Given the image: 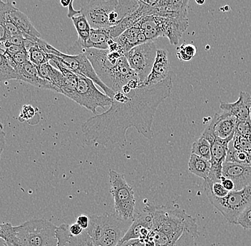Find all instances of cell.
<instances>
[{"mask_svg":"<svg viewBox=\"0 0 251 246\" xmlns=\"http://www.w3.org/2000/svg\"><path fill=\"white\" fill-rule=\"evenodd\" d=\"M20 225L13 226L10 223H4L0 225V237L7 246H21L19 238Z\"/></svg>","mask_w":251,"mask_h":246,"instance_id":"cell-26","label":"cell"},{"mask_svg":"<svg viewBox=\"0 0 251 246\" xmlns=\"http://www.w3.org/2000/svg\"><path fill=\"white\" fill-rule=\"evenodd\" d=\"M0 80H19V75L10 59L1 50L0 53Z\"/></svg>","mask_w":251,"mask_h":246,"instance_id":"cell-27","label":"cell"},{"mask_svg":"<svg viewBox=\"0 0 251 246\" xmlns=\"http://www.w3.org/2000/svg\"><path fill=\"white\" fill-rule=\"evenodd\" d=\"M19 75V80L27 83L41 89L53 90L59 92L57 88L50 81L43 79L39 76L38 67L30 61L15 67Z\"/></svg>","mask_w":251,"mask_h":246,"instance_id":"cell-13","label":"cell"},{"mask_svg":"<svg viewBox=\"0 0 251 246\" xmlns=\"http://www.w3.org/2000/svg\"><path fill=\"white\" fill-rule=\"evenodd\" d=\"M139 0H87L81 9L92 29L115 26L140 6Z\"/></svg>","mask_w":251,"mask_h":246,"instance_id":"cell-4","label":"cell"},{"mask_svg":"<svg viewBox=\"0 0 251 246\" xmlns=\"http://www.w3.org/2000/svg\"></svg>","mask_w":251,"mask_h":246,"instance_id":"cell-50","label":"cell"},{"mask_svg":"<svg viewBox=\"0 0 251 246\" xmlns=\"http://www.w3.org/2000/svg\"><path fill=\"white\" fill-rule=\"evenodd\" d=\"M140 2L143 3V4H147V5L151 6V7H153V6L156 5L158 2H159L161 0H139Z\"/></svg>","mask_w":251,"mask_h":246,"instance_id":"cell-45","label":"cell"},{"mask_svg":"<svg viewBox=\"0 0 251 246\" xmlns=\"http://www.w3.org/2000/svg\"><path fill=\"white\" fill-rule=\"evenodd\" d=\"M188 170L200 178L206 179L211 173V164L210 160L204 159L195 154H191L188 161Z\"/></svg>","mask_w":251,"mask_h":246,"instance_id":"cell-24","label":"cell"},{"mask_svg":"<svg viewBox=\"0 0 251 246\" xmlns=\"http://www.w3.org/2000/svg\"><path fill=\"white\" fill-rule=\"evenodd\" d=\"M245 230H251V203L238 216L237 224Z\"/></svg>","mask_w":251,"mask_h":246,"instance_id":"cell-34","label":"cell"},{"mask_svg":"<svg viewBox=\"0 0 251 246\" xmlns=\"http://www.w3.org/2000/svg\"><path fill=\"white\" fill-rule=\"evenodd\" d=\"M135 26L140 28L148 42L154 41L159 37H164V17L155 15L145 16Z\"/></svg>","mask_w":251,"mask_h":246,"instance_id":"cell-20","label":"cell"},{"mask_svg":"<svg viewBox=\"0 0 251 246\" xmlns=\"http://www.w3.org/2000/svg\"><path fill=\"white\" fill-rule=\"evenodd\" d=\"M57 226L44 219L29 220L20 225L21 246H57Z\"/></svg>","mask_w":251,"mask_h":246,"instance_id":"cell-6","label":"cell"},{"mask_svg":"<svg viewBox=\"0 0 251 246\" xmlns=\"http://www.w3.org/2000/svg\"><path fill=\"white\" fill-rule=\"evenodd\" d=\"M197 48L194 45L188 44L183 45L177 48L176 56L180 62H189L195 57Z\"/></svg>","mask_w":251,"mask_h":246,"instance_id":"cell-32","label":"cell"},{"mask_svg":"<svg viewBox=\"0 0 251 246\" xmlns=\"http://www.w3.org/2000/svg\"><path fill=\"white\" fill-rule=\"evenodd\" d=\"M153 228V219L150 213L145 208L141 213L134 216V219L128 231L121 240L120 242H125L131 239H141L142 241L147 239Z\"/></svg>","mask_w":251,"mask_h":246,"instance_id":"cell-12","label":"cell"},{"mask_svg":"<svg viewBox=\"0 0 251 246\" xmlns=\"http://www.w3.org/2000/svg\"><path fill=\"white\" fill-rule=\"evenodd\" d=\"M199 236L198 228H186L174 246H198L196 239Z\"/></svg>","mask_w":251,"mask_h":246,"instance_id":"cell-30","label":"cell"},{"mask_svg":"<svg viewBox=\"0 0 251 246\" xmlns=\"http://www.w3.org/2000/svg\"><path fill=\"white\" fill-rule=\"evenodd\" d=\"M93 113H97L98 108L105 109L110 107L112 99L96 87L93 81L78 75L76 90L72 99Z\"/></svg>","mask_w":251,"mask_h":246,"instance_id":"cell-10","label":"cell"},{"mask_svg":"<svg viewBox=\"0 0 251 246\" xmlns=\"http://www.w3.org/2000/svg\"><path fill=\"white\" fill-rule=\"evenodd\" d=\"M111 38L107 28L92 29L89 38L82 48L75 45L68 49V54L74 55L80 48H95V49H109V42Z\"/></svg>","mask_w":251,"mask_h":246,"instance_id":"cell-21","label":"cell"},{"mask_svg":"<svg viewBox=\"0 0 251 246\" xmlns=\"http://www.w3.org/2000/svg\"><path fill=\"white\" fill-rule=\"evenodd\" d=\"M78 54L87 56L102 82L115 92L120 91L132 80L139 79L123 51L80 48L75 55Z\"/></svg>","mask_w":251,"mask_h":246,"instance_id":"cell-2","label":"cell"},{"mask_svg":"<svg viewBox=\"0 0 251 246\" xmlns=\"http://www.w3.org/2000/svg\"><path fill=\"white\" fill-rule=\"evenodd\" d=\"M208 200L229 223L236 224L238 216L251 203V184L241 190L230 192L224 198L206 194Z\"/></svg>","mask_w":251,"mask_h":246,"instance_id":"cell-9","label":"cell"},{"mask_svg":"<svg viewBox=\"0 0 251 246\" xmlns=\"http://www.w3.org/2000/svg\"><path fill=\"white\" fill-rule=\"evenodd\" d=\"M223 176L234 182L235 191L241 190L251 184V164L226 162L223 167Z\"/></svg>","mask_w":251,"mask_h":246,"instance_id":"cell-14","label":"cell"},{"mask_svg":"<svg viewBox=\"0 0 251 246\" xmlns=\"http://www.w3.org/2000/svg\"><path fill=\"white\" fill-rule=\"evenodd\" d=\"M74 1H75V0H72V1H71L70 5H69L68 7V13H67V17L71 19H72V17H75V16H77L81 14L80 10H76V9H75V7H74Z\"/></svg>","mask_w":251,"mask_h":246,"instance_id":"cell-43","label":"cell"},{"mask_svg":"<svg viewBox=\"0 0 251 246\" xmlns=\"http://www.w3.org/2000/svg\"><path fill=\"white\" fill-rule=\"evenodd\" d=\"M25 41L26 39L21 36H12L10 39L4 42H7L10 45H17V46H25Z\"/></svg>","mask_w":251,"mask_h":246,"instance_id":"cell-38","label":"cell"},{"mask_svg":"<svg viewBox=\"0 0 251 246\" xmlns=\"http://www.w3.org/2000/svg\"><path fill=\"white\" fill-rule=\"evenodd\" d=\"M117 246H144V242L141 239H131L125 242H119Z\"/></svg>","mask_w":251,"mask_h":246,"instance_id":"cell-40","label":"cell"},{"mask_svg":"<svg viewBox=\"0 0 251 246\" xmlns=\"http://www.w3.org/2000/svg\"><path fill=\"white\" fill-rule=\"evenodd\" d=\"M115 40L125 54L135 46L148 42L145 34L141 30L140 28L136 26H133L124 31Z\"/></svg>","mask_w":251,"mask_h":246,"instance_id":"cell-22","label":"cell"},{"mask_svg":"<svg viewBox=\"0 0 251 246\" xmlns=\"http://www.w3.org/2000/svg\"><path fill=\"white\" fill-rule=\"evenodd\" d=\"M47 52L50 54L54 55L58 61L69 70H72L76 74L84 76L92 80L94 84L100 86L110 98L114 96L115 92L108 88L99 77L94 70L92 63L88 59L87 56L84 54L70 55L63 54L59 50L55 48L51 45L47 44Z\"/></svg>","mask_w":251,"mask_h":246,"instance_id":"cell-8","label":"cell"},{"mask_svg":"<svg viewBox=\"0 0 251 246\" xmlns=\"http://www.w3.org/2000/svg\"><path fill=\"white\" fill-rule=\"evenodd\" d=\"M109 177L116 214L125 220H133L136 199L132 187L124 175L116 171L110 169Z\"/></svg>","mask_w":251,"mask_h":246,"instance_id":"cell-7","label":"cell"},{"mask_svg":"<svg viewBox=\"0 0 251 246\" xmlns=\"http://www.w3.org/2000/svg\"><path fill=\"white\" fill-rule=\"evenodd\" d=\"M4 128H3V125L1 123V134H0V147H1V154L2 153L3 150H4V147L6 145V140H5V133L4 132Z\"/></svg>","mask_w":251,"mask_h":246,"instance_id":"cell-44","label":"cell"},{"mask_svg":"<svg viewBox=\"0 0 251 246\" xmlns=\"http://www.w3.org/2000/svg\"><path fill=\"white\" fill-rule=\"evenodd\" d=\"M35 115V110L30 106H25L22 109L21 112H20V116H19V119L21 121H26V120H29V119L32 118Z\"/></svg>","mask_w":251,"mask_h":246,"instance_id":"cell-37","label":"cell"},{"mask_svg":"<svg viewBox=\"0 0 251 246\" xmlns=\"http://www.w3.org/2000/svg\"><path fill=\"white\" fill-rule=\"evenodd\" d=\"M154 41L135 46L125 54L131 68L137 75L141 84L147 79L151 71L157 54Z\"/></svg>","mask_w":251,"mask_h":246,"instance_id":"cell-11","label":"cell"},{"mask_svg":"<svg viewBox=\"0 0 251 246\" xmlns=\"http://www.w3.org/2000/svg\"><path fill=\"white\" fill-rule=\"evenodd\" d=\"M1 51L4 53V54L10 59L14 67H17V66L22 65V64H25L29 61V54H28L27 51L26 49L24 50V51H20V52L17 53V54L8 55L5 54L4 51L1 49Z\"/></svg>","mask_w":251,"mask_h":246,"instance_id":"cell-35","label":"cell"},{"mask_svg":"<svg viewBox=\"0 0 251 246\" xmlns=\"http://www.w3.org/2000/svg\"><path fill=\"white\" fill-rule=\"evenodd\" d=\"M71 1H72V0H60L61 5H62V7H69Z\"/></svg>","mask_w":251,"mask_h":246,"instance_id":"cell-46","label":"cell"},{"mask_svg":"<svg viewBox=\"0 0 251 246\" xmlns=\"http://www.w3.org/2000/svg\"><path fill=\"white\" fill-rule=\"evenodd\" d=\"M191 154L199 155L207 160H211V143L205 137L201 135V137L193 144Z\"/></svg>","mask_w":251,"mask_h":246,"instance_id":"cell-29","label":"cell"},{"mask_svg":"<svg viewBox=\"0 0 251 246\" xmlns=\"http://www.w3.org/2000/svg\"><path fill=\"white\" fill-rule=\"evenodd\" d=\"M0 246H5L4 245V241L2 239H1V242H0Z\"/></svg>","mask_w":251,"mask_h":246,"instance_id":"cell-48","label":"cell"},{"mask_svg":"<svg viewBox=\"0 0 251 246\" xmlns=\"http://www.w3.org/2000/svg\"><path fill=\"white\" fill-rule=\"evenodd\" d=\"M226 162L251 164V154L237 150L233 146L231 142H230Z\"/></svg>","mask_w":251,"mask_h":246,"instance_id":"cell-28","label":"cell"},{"mask_svg":"<svg viewBox=\"0 0 251 246\" xmlns=\"http://www.w3.org/2000/svg\"><path fill=\"white\" fill-rule=\"evenodd\" d=\"M4 245H5V246H7V245H6L5 243H4ZM57 246H60L58 245Z\"/></svg>","mask_w":251,"mask_h":246,"instance_id":"cell-49","label":"cell"},{"mask_svg":"<svg viewBox=\"0 0 251 246\" xmlns=\"http://www.w3.org/2000/svg\"><path fill=\"white\" fill-rule=\"evenodd\" d=\"M146 210L153 219V228L148 236L156 246L175 245L186 228H198L196 219L179 207L147 203Z\"/></svg>","mask_w":251,"mask_h":246,"instance_id":"cell-3","label":"cell"},{"mask_svg":"<svg viewBox=\"0 0 251 246\" xmlns=\"http://www.w3.org/2000/svg\"><path fill=\"white\" fill-rule=\"evenodd\" d=\"M221 182L223 186L225 187L226 189H227L228 192H233L235 191V184L231 179H230L226 178V177L222 176L221 178Z\"/></svg>","mask_w":251,"mask_h":246,"instance_id":"cell-39","label":"cell"},{"mask_svg":"<svg viewBox=\"0 0 251 246\" xmlns=\"http://www.w3.org/2000/svg\"><path fill=\"white\" fill-rule=\"evenodd\" d=\"M65 246H100L89 236L86 230L77 236L71 235L70 239L66 243Z\"/></svg>","mask_w":251,"mask_h":246,"instance_id":"cell-31","label":"cell"},{"mask_svg":"<svg viewBox=\"0 0 251 246\" xmlns=\"http://www.w3.org/2000/svg\"><path fill=\"white\" fill-rule=\"evenodd\" d=\"M11 18L12 21L17 25V27L23 31L25 34V39H38L41 38L40 34L36 28L33 26L30 20L27 16L22 12L20 9L16 8L13 4H11L9 9Z\"/></svg>","mask_w":251,"mask_h":246,"instance_id":"cell-23","label":"cell"},{"mask_svg":"<svg viewBox=\"0 0 251 246\" xmlns=\"http://www.w3.org/2000/svg\"><path fill=\"white\" fill-rule=\"evenodd\" d=\"M196 3L199 5H203L205 4V0H195Z\"/></svg>","mask_w":251,"mask_h":246,"instance_id":"cell-47","label":"cell"},{"mask_svg":"<svg viewBox=\"0 0 251 246\" xmlns=\"http://www.w3.org/2000/svg\"><path fill=\"white\" fill-rule=\"evenodd\" d=\"M172 89L171 76L152 86H141L139 79L130 81L115 92L108 111L90 117L81 125L84 142L89 146L118 144L125 147L126 132L131 128L151 139L157 109L170 96Z\"/></svg>","mask_w":251,"mask_h":246,"instance_id":"cell-1","label":"cell"},{"mask_svg":"<svg viewBox=\"0 0 251 246\" xmlns=\"http://www.w3.org/2000/svg\"><path fill=\"white\" fill-rule=\"evenodd\" d=\"M189 0H161L151 7V15L162 17H188Z\"/></svg>","mask_w":251,"mask_h":246,"instance_id":"cell-16","label":"cell"},{"mask_svg":"<svg viewBox=\"0 0 251 246\" xmlns=\"http://www.w3.org/2000/svg\"><path fill=\"white\" fill-rule=\"evenodd\" d=\"M72 22L78 34V39L75 43V46L82 48L86 41L89 38L92 31V26L85 15L80 14L72 17Z\"/></svg>","mask_w":251,"mask_h":246,"instance_id":"cell-25","label":"cell"},{"mask_svg":"<svg viewBox=\"0 0 251 246\" xmlns=\"http://www.w3.org/2000/svg\"><path fill=\"white\" fill-rule=\"evenodd\" d=\"M70 231L71 234L73 236H77L81 235L84 232V228H81L77 224L70 225Z\"/></svg>","mask_w":251,"mask_h":246,"instance_id":"cell-42","label":"cell"},{"mask_svg":"<svg viewBox=\"0 0 251 246\" xmlns=\"http://www.w3.org/2000/svg\"><path fill=\"white\" fill-rule=\"evenodd\" d=\"M86 231L100 246H117L123 239L133 220H125L117 214L92 215Z\"/></svg>","mask_w":251,"mask_h":246,"instance_id":"cell-5","label":"cell"},{"mask_svg":"<svg viewBox=\"0 0 251 246\" xmlns=\"http://www.w3.org/2000/svg\"><path fill=\"white\" fill-rule=\"evenodd\" d=\"M188 26V17H164V37L171 45H177Z\"/></svg>","mask_w":251,"mask_h":246,"instance_id":"cell-19","label":"cell"},{"mask_svg":"<svg viewBox=\"0 0 251 246\" xmlns=\"http://www.w3.org/2000/svg\"><path fill=\"white\" fill-rule=\"evenodd\" d=\"M238 121L236 117L227 112L216 113L206 128L219 138L227 139L234 135Z\"/></svg>","mask_w":251,"mask_h":246,"instance_id":"cell-15","label":"cell"},{"mask_svg":"<svg viewBox=\"0 0 251 246\" xmlns=\"http://www.w3.org/2000/svg\"><path fill=\"white\" fill-rule=\"evenodd\" d=\"M171 67L168 59L167 52L164 49L157 50L156 59L151 71L141 86H152L158 84L169 78Z\"/></svg>","mask_w":251,"mask_h":246,"instance_id":"cell-18","label":"cell"},{"mask_svg":"<svg viewBox=\"0 0 251 246\" xmlns=\"http://www.w3.org/2000/svg\"></svg>","mask_w":251,"mask_h":246,"instance_id":"cell-51","label":"cell"},{"mask_svg":"<svg viewBox=\"0 0 251 246\" xmlns=\"http://www.w3.org/2000/svg\"><path fill=\"white\" fill-rule=\"evenodd\" d=\"M235 134L243 137H251V120H238Z\"/></svg>","mask_w":251,"mask_h":246,"instance_id":"cell-36","label":"cell"},{"mask_svg":"<svg viewBox=\"0 0 251 246\" xmlns=\"http://www.w3.org/2000/svg\"><path fill=\"white\" fill-rule=\"evenodd\" d=\"M76 224L84 230L87 229L89 224H90V218L85 215L79 216L76 219Z\"/></svg>","mask_w":251,"mask_h":246,"instance_id":"cell-41","label":"cell"},{"mask_svg":"<svg viewBox=\"0 0 251 246\" xmlns=\"http://www.w3.org/2000/svg\"><path fill=\"white\" fill-rule=\"evenodd\" d=\"M251 95L241 91L239 98L234 103L221 101L220 108L223 112L234 116L238 120H251Z\"/></svg>","mask_w":251,"mask_h":246,"instance_id":"cell-17","label":"cell"},{"mask_svg":"<svg viewBox=\"0 0 251 246\" xmlns=\"http://www.w3.org/2000/svg\"><path fill=\"white\" fill-rule=\"evenodd\" d=\"M230 142L237 150L251 154V137H243V136L235 134L234 137Z\"/></svg>","mask_w":251,"mask_h":246,"instance_id":"cell-33","label":"cell"}]
</instances>
